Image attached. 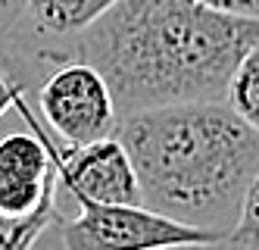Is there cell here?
<instances>
[{"label":"cell","instance_id":"1","mask_svg":"<svg viewBox=\"0 0 259 250\" xmlns=\"http://www.w3.org/2000/svg\"><path fill=\"white\" fill-rule=\"evenodd\" d=\"M259 41V19L225 16L197 0H119L72 56L103 72L119 116L153 106L225 100L231 72Z\"/></svg>","mask_w":259,"mask_h":250},{"label":"cell","instance_id":"2","mask_svg":"<svg viewBox=\"0 0 259 250\" xmlns=\"http://www.w3.org/2000/svg\"><path fill=\"white\" fill-rule=\"evenodd\" d=\"M116 134L132 157L147 209L231 235L259 169V134L225 100L138 110L122 116Z\"/></svg>","mask_w":259,"mask_h":250},{"label":"cell","instance_id":"3","mask_svg":"<svg viewBox=\"0 0 259 250\" xmlns=\"http://www.w3.org/2000/svg\"><path fill=\"white\" fill-rule=\"evenodd\" d=\"M60 222V144L25 97L0 122V250H34Z\"/></svg>","mask_w":259,"mask_h":250},{"label":"cell","instance_id":"4","mask_svg":"<svg viewBox=\"0 0 259 250\" xmlns=\"http://www.w3.org/2000/svg\"><path fill=\"white\" fill-rule=\"evenodd\" d=\"M31 106L60 147H84L119 131V110L103 72L88 60L50 66L31 88Z\"/></svg>","mask_w":259,"mask_h":250},{"label":"cell","instance_id":"5","mask_svg":"<svg viewBox=\"0 0 259 250\" xmlns=\"http://www.w3.org/2000/svg\"><path fill=\"white\" fill-rule=\"evenodd\" d=\"M57 250H159L172 244H203L222 235L175 222L147 206L78 203L72 213H60L50 228Z\"/></svg>","mask_w":259,"mask_h":250},{"label":"cell","instance_id":"6","mask_svg":"<svg viewBox=\"0 0 259 250\" xmlns=\"http://www.w3.org/2000/svg\"><path fill=\"white\" fill-rule=\"evenodd\" d=\"M72 203H116L144 206L132 157L119 134L84 147H60V213Z\"/></svg>","mask_w":259,"mask_h":250},{"label":"cell","instance_id":"7","mask_svg":"<svg viewBox=\"0 0 259 250\" xmlns=\"http://www.w3.org/2000/svg\"><path fill=\"white\" fill-rule=\"evenodd\" d=\"M119 0H25V22L7 56L41 75L63 60H72L75 41L106 16Z\"/></svg>","mask_w":259,"mask_h":250},{"label":"cell","instance_id":"8","mask_svg":"<svg viewBox=\"0 0 259 250\" xmlns=\"http://www.w3.org/2000/svg\"><path fill=\"white\" fill-rule=\"evenodd\" d=\"M225 103L259 134V41L234 66L225 91Z\"/></svg>","mask_w":259,"mask_h":250},{"label":"cell","instance_id":"9","mask_svg":"<svg viewBox=\"0 0 259 250\" xmlns=\"http://www.w3.org/2000/svg\"><path fill=\"white\" fill-rule=\"evenodd\" d=\"M34 85H38V75H34L25 63L0 53V122L7 116H13L16 106H19L25 97H31Z\"/></svg>","mask_w":259,"mask_h":250},{"label":"cell","instance_id":"10","mask_svg":"<svg viewBox=\"0 0 259 250\" xmlns=\"http://www.w3.org/2000/svg\"><path fill=\"white\" fill-rule=\"evenodd\" d=\"M234 244H244V247H259V169L244 194V206H240V216L237 225L231 228L228 235Z\"/></svg>","mask_w":259,"mask_h":250},{"label":"cell","instance_id":"11","mask_svg":"<svg viewBox=\"0 0 259 250\" xmlns=\"http://www.w3.org/2000/svg\"><path fill=\"white\" fill-rule=\"evenodd\" d=\"M25 22V0H0V53L13 50Z\"/></svg>","mask_w":259,"mask_h":250},{"label":"cell","instance_id":"12","mask_svg":"<svg viewBox=\"0 0 259 250\" xmlns=\"http://www.w3.org/2000/svg\"><path fill=\"white\" fill-rule=\"evenodd\" d=\"M225 16H240V19H259V0H197Z\"/></svg>","mask_w":259,"mask_h":250},{"label":"cell","instance_id":"13","mask_svg":"<svg viewBox=\"0 0 259 250\" xmlns=\"http://www.w3.org/2000/svg\"><path fill=\"white\" fill-rule=\"evenodd\" d=\"M159 250H259V247H244V244H234L231 238H219V241H203V244H172Z\"/></svg>","mask_w":259,"mask_h":250},{"label":"cell","instance_id":"14","mask_svg":"<svg viewBox=\"0 0 259 250\" xmlns=\"http://www.w3.org/2000/svg\"><path fill=\"white\" fill-rule=\"evenodd\" d=\"M50 241H53V238H50ZM34 250H47V244H44V241H41V244H38V247H34Z\"/></svg>","mask_w":259,"mask_h":250}]
</instances>
